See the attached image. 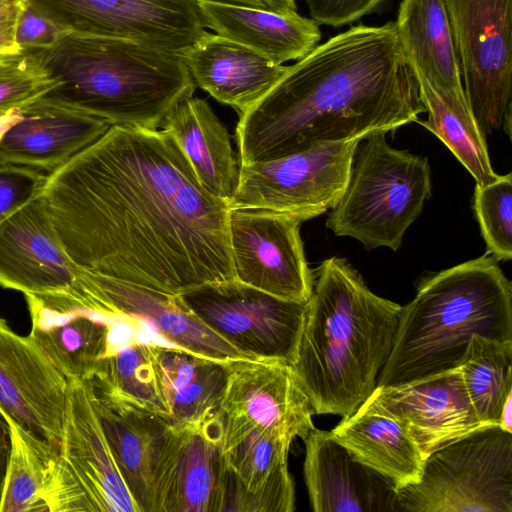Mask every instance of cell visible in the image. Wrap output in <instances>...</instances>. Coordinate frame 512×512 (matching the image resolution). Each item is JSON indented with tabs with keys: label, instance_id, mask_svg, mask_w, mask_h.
Segmentation results:
<instances>
[{
	"label": "cell",
	"instance_id": "cell-1",
	"mask_svg": "<svg viewBox=\"0 0 512 512\" xmlns=\"http://www.w3.org/2000/svg\"><path fill=\"white\" fill-rule=\"evenodd\" d=\"M41 196L87 272L172 295L235 278L229 206L163 128L110 126L47 174Z\"/></svg>",
	"mask_w": 512,
	"mask_h": 512
},
{
	"label": "cell",
	"instance_id": "cell-2",
	"mask_svg": "<svg viewBox=\"0 0 512 512\" xmlns=\"http://www.w3.org/2000/svg\"><path fill=\"white\" fill-rule=\"evenodd\" d=\"M424 112L395 22L353 26L287 66L273 87L240 113V164L387 133L417 122Z\"/></svg>",
	"mask_w": 512,
	"mask_h": 512
},
{
	"label": "cell",
	"instance_id": "cell-3",
	"mask_svg": "<svg viewBox=\"0 0 512 512\" xmlns=\"http://www.w3.org/2000/svg\"><path fill=\"white\" fill-rule=\"evenodd\" d=\"M312 272V294L291 367L314 414L345 419L376 388L402 306L373 293L344 258H327Z\"/></svg>",
	"mask_w": 512,
	"mask_h": 512
},
{
	"label": "cell",
	"instance_id": "cell-4",
	"mask_svg": "<svg viewBox=\"0 0 512 512\" xmlns=\"http://www.w3.org/2000/svg\"><path fill=\"white\" fill-rule=\"evenodd\" d=\"M26 52L60 83L47 97L111 126L158 129L196 88L181 55L130 40L69 32Z\"/></svg>",
	"mask_w": 512,
	"mask_h": 512
},
{
	"label": "cell",
	"instance_id": "cell-5",
	"mask_svg": "<svg viewBox=\"0 0 512 512\" xmlns=\"http://www.w3.org/2000/svg\"><path fill=\"white\" fill-rule=\"evenodd\" d=\"M474 335L512 342V283L486 253L425 277L402 306L377 386L455 369Z\"/></svg>",
	"mask_w": 512,
	"mask_h": 512
},
{
	"label": "cell",
	"instance_id": "cell-6",
	"mask_svg": "<svg viewBox=\"0 0 512 512\" xmlns=\"http://www.w3.org/2000/svg\"><path fill=\"white\" fill-rule=\"evenodd\" d=\"M386 134L361 140L347 186L326 221L336 236L353 238L366 250L397 251L432 195L428 159L392 147Z\"/></svg>",
	"mask_w": 512,
	"mask_h": 512
},
{
	"label": "cell",
	"instance_id": "cell-7",
	"mask_svg": "<svg viewBox=\"0 0 512 512\" xmlns=\"http://www.w3.org/2000/svg\"><path fill=\"white\" fill-rule=\"evenodd\" d=\"M397 503L408 512H512V433L485 426L432 452Z\"/></svg>",
	"mask_w": 512,
	"mask_h": 512
},
{
	"label": "cell",
	"instance_id": "cell-8",
	"mask_svg": "<svg viewBox=\"0 0 512 512\" xmlns=\"http://www.w3.org/2000/svg\"><path fill=\"white\" fill-rule=\"evenodd\" d=\"M49 512H140L117 467L89 380H68Z\"/></svg>",
	"mask_w": 512,
	"mask_h": 512
},
{
	"label": "cell",
	"instance_id": "cell-9",
	"mask_svg": "<svg viewBox=\"0 0 512 512\" xmlns=\"http://www.w3.org/2000/svg\"><path fill=\"white\" fill-rule=\"evenodd\" d=\"M361 139L324 143L276 159L240 164L232 208L286 213L303 222L341 198Z\"/></svg>",
	"mask_w": 512,
	"mask_h": 512
},
{
	"label": "cell",
	"instance_id": "cell-10",
	"mask_svg": "<svg viewBox=\"0 0 512 512\" xmlns=\"http://www.w3.org/2000/svg\"><path fill=\"white\" fill-rule=\"evenodd\" d=\"M179 296L203 324L248 358L294 361L308 301L285 300L235 278Z\"/></svg>",
	"mask_w": 512,
	"mask_h": 512
},
{
	"label": "cell",
	"instance_id": "cell-11",
	"mask_svg": "<svg viewBox=\"0 0 512 512\" xmlns=\"http://www.w3.org/2000/svg\"><path fill=\"white\" fill-rule=\"evenodd\" d=\"M464 93L481 132L511 117L512 0H448Z\"/></svg>",
	"mask_w": 512,
	"mask_h": 512
},
{
	"label": "cell",
	"instance_id": "cell-12",
	"mask_svg": "<svg viewBox=\"0 0 512 512\" xmlns=\"http://www.w3.org/2000/svg\"><path fill=\"white\" fill-rule=\"evenodd\" d=\"M70 32L119 38L181 55L206 32L196 0H27Z\"/></svg>",
	"mask_w": 512,
	"mask_h": 512
},
{
	"label": "cell",
	"instance_id": "cell-13",
	"mask_svg": "<svg viewBox=\"0 0 512 512\" xmlns=\"http://www.w3.org/2000/svg\"><path fill=\"white\" fill-rule=\"evenodd\" d=\"M226 369L222 447L253 429L304 440L315 428L314 410L289 363L238 358L227 360Z\"/></svg>",
	"mask_w": 512,
	"mask_h": 512
},
{
	"label": "cell",
	"instance_id": "cell-14",
	"mask_svg": "<svg viewBox=\"0 0 512 512\" xmlns=\"http://www.w3.org/2000/svg\"><path fill=\"white\" fill-rule=\"evenodd\" d=\"M302 222L296 216L270 210L229 209L235 279L285 300L307 302L313 272L300 236Z\"/></svg>",
	"mask_w": 512,
	"mask_h": 512
},
{
	"label": "cell",
	"instance_id": "cell-15",
	"mask_svg": "<svg viewBox=\"0 0 512 512\" xmlns=\"http://www.w3.org/2000/svg\"><path fill=\"white\" fill-rule=\"evenodd\" d=\"M67 378L30 336L0 317V412L35 441L58 452Z\"/></svg>",
	"mask_w": 512,
	"mask_h": 512
},
{
	"label": "cell",
	"instance_id": "cell-16",
	"mask_svg": "<svg viewBox=\"0 0 512 512\" xmlns=\"http://www.w3.org/2000/svg\"><path fill=\"white\" fill-rule=\"evenodd\" d=\"M0 286L83 304L81 268L65 250L41 195L0 223Z\"/></svg>",
	"mask_w": 512,
	"mask_h": 512
},
{
	"label": "cell",
	"instance_id": "cell-17",
	"mask_svg": "<svg viewBox=\"0 0 512 512\" xmlns=\"http://www.w3.org/2000/svg\"><path fill=\"white\" fill-rule=\"evenodd\" d=\"M362 406L397 421L425 459L487 426L471 405L458 367L404 384L376 386Z\"/></svg>",
	"mask_w": 512,
	"mask_h": 512
},
{
	"label": "cell",
	"instance_id": "cell-18",
	"mask_svg": "<svg viewBox=\"0 0 512 512\" xmlns=\"http://www.w3.org/2000/svg\"><path fill=\"white\" fill-rule=\"evenodd\" d=\"M222 423L170 425L154 486L153 512H223Z\"/></svg>",
	"mask_w": 512,
	"mask_h": 512
},
{
	"label": "cell",
	"instance_id": "cell-19",
	"mask_svg": "<svg viewBox=\"0 0 512 512\" xmlns=\"http://www.w3.org/2000/svg\"><path fill=\"white\" fill-rule=\"evenodd\" d=\"M84 305L108 319H138L152 325L173 346L227 361L248 358L203 324L179 295L93 274L81 269Z\"/></svg>",
	"mask_w": 512,
	"mask_h": 512
},
{
	"label": "cell",
	"instance_id": "cell-20",
	"mask_svg": "<svg viewBox=\"0 0 512 512\" xmlns=\"http://www.w3.org/2000/svg\"><path fill=\"white\" fill-rule=\"evenodd\" d=\"M105 120L44 96L0 116V162L48 173L99 139Z\"/></svg>",
	"mask_w": 512,
	"mask_h": 512
},
{
	"label": "cell",
	"instance_id": "cell-21",
	"mask_svg": "<svg viewBox=\"0 0 512 512\" xmlns=\"http://www.w3.org/2000/svg\"><path fill=\"white\" fill-rule=\"evenodd\" d=\"M303 441V472L313 511H400L394 483L355 460L330 431L313 428Z\"/></svg>",
	"mask_w": 512,
	"mask_h": 512
},
{
	"label": "cell",
	"instance_id": "cell-22",
	"mask_svg": "<svg viewBox=\"0 0 512 512\" xmlns=\"http://www.w3.org/2000/svg\"><path fill=\"white\" fill-rule=\"evenodd\" d=\"M293 440L253 429L222 447L226 467L223 512H292L295 488L288 469Z\"/></svg>",
	"mask_w": 512,
	"mask_h": 512
},
{
	"label": "cell",
	"instance_id": "cell-23",
	"mask_svg": "<svg viewBox=\"0 0 512 512\" xmlns=\"http://www.w3.org/2000/svg\"><path fill=\"white\" fill-rule=\"evenodd\" d=\"M30 336L67 380H89L111 351L108 318L65 296L25 294Z\"/></svg>",
	"mask_w": 512,
	"mask_h": 512
},
{
	"label": "cell",
	"instance_id": "cell-24",
	"mask_svg": "<svg viewBox=\"0 0 512 512\" xmlns=\"http://www.w3.org/2000/svg\"><path fill=\"white\" fill-rule=\"evenodd\" d=\"M181 57L196 86L239 114L260 100L287 69L244 45L209 32Z\"/></svg>",
	"mask_w": 512,
	"mask_h": 512
},
{
	"label": "cell",
	"instance_id": "cell-25",
	"mask_svg": "<svg viewBox=\"0 0 512 512\" xmlns=\"http://www.w3.org/2000/svg\"><path fill=\"white\" fill-rule=\"evenodd\" d=\"M205 28L276 64L300 60L321 39L318 23L297 11L278 12L224 0H196Z\"/></svg>",
	"mask_w": 512,
	"mask_h": 512
},
{
	"label": "cell",
	"instance_id": "cell-26",
	"mask_svg": "<svg viewBox=\"0 0 512 512\" xmlns=\"http://www.w3.org/2000/svg\"><path fill=\"white\" fill-rule=\"evenodd\" d=\"M156 374L177 428L199 427L220 419L227 382L226 361L176 346L149 343Z\"/></svg>",
	"mask_w": 512,
	"mask_h": 512
},
{
	"label": "cell",
	"instance_id": "cell-27",
	"mask_svg": "<svg viewBox=\"0 0 512 512\" xmlns=\"http://www.w3.org/2000/svg\"><path fill=\"white\" fill-rule=\"evenodd\" d=\"M160 128L173 137L203 188L229 205L239 167L228 131L209 104L187 97L168 113Z\"/></svg>",
	"mask_w": 512,
	"mask_h": 512
},
{
	"label": "cell",
	"instance_id": "cell-28",
	"mask_svg": "<svg viewBox=\"0 0 512 512\" xmlns=\"http://www.w3.org/2000/svg\"><path fill=\"white\" fill-rule=\"evenodd\" d=\"M395 24L413 70L442 92L466 99L448 0H402Z\"/></svg>",
	"mask_w": 512,
	"mask_h": 512
},
{
	"label": "cell",
	"instance_id": "cell-29",
	"mask_svg": "<svg viewBox=\"0 0 512 512\" xmlns=\"http://www.w3.org/2000/svg\"><path fill=\"white\" fill-rule=\"evenodd\" d=\"M330 433L355 460L391 480L396 490L420 481L425 457L394 419L361 405Z\"/></svg>",
	"mask_w": 512,
	"mask_h": 512
},
{
	"label": "cell",
	"instance_id": "cell-30",
	"mask_svg": "<svg viewBox=\"0 0 512 512\" xmlns=\"http://www.w3.org/2000/svg\"><path fill=\"white\" fill-rule=\"evenodd\" d=\"M95 396V395H94ZM101 423L120 474L140 512H153L154 486L170 425L143 413H118L100 405Z\"/></svg>",
	"mask_w": 512,
	"mask_h": 512
},
{
	"label": "cell",
	"instance_id": "cell-31",
	"mask_svg": "<svg viewBox=\"0 0 512 512\" xmlns=\"http://www.w3.org/2000/svg\"><path fill=\"white\" fill-rule=\"evenodd\" d=\"M89 381L100 405L118 413L154 415L169 424V407L149 343L136 342L110 351L100 359Z\"/></svg>",
	"mask_w": 512,
	"mask_h": 512
},
{
	"label": "cell",
	"instance_id": "cell-32",
	"mask_svg": "<svg viewBox=\"0 0 512 512\" xmlns=\"http://www.w3.org/2000/svg\"><path fill=\"white\" fill-rule=\"evenodd\" d=\"M426 120H418L436 135L467 169L476 184L493 182V170L485 135L479 129L466 99L454 98L434 87L421 73L414 71Z\"/></svg>",
	"mask_w": 512,
	"mask_h": 512
},
{
	"label": "cell",
	"instance_id": "cell-33",
	"mask_svg": "<svg viewBox=\"0 0 512 512\" xmlns=\"http://www.w3.org/2000/svg\"><path fill=\"white\" fill-rule=\"evenodd\" d=\"M458 368L479 421L498 425L501 408L512 394V342L474 335Z\"/></svg>",
	"mask_w": 512,
	"mask_h": 512
},
{
	"label": "cell",
	"instance_id": "cell-34",
	"mask_svg": "<svg viewBox=\"0 0 512 512\" xmlns=\"http://www.w3.org/2000/svg\"><path fill=\"white\" fill-rule=\"evenodd\" d=\"M6 419L11 430V452L0 512H49L52 465L57 452L35 441L10 418Z\"/></svg>",
	"mask_w": 512,
	"mask_h": 512
},
{
	"label": "cell",
	"instance_id": "cell-35",
	"mask_svg": "<svg viewBox=\"0 0 512 512\" xmlns=\"http://www.w3.org/2000/svg\"><path fill=\"white\" fill-rule=\"evenodd\" d=\"M473 209L486 244L497 261L512 258V174L498 175L485 185H475Z\"/></svg>",
	"mask_w": 512,
	"mask_h": 512
},
{
	"label": "cell",
	"instance_id": "cell-36",
	"mask_svg": "<svg viewBox=\"0 0 512 512\" xmlns=\"http://www.w3.org/2000/svg\"><path fill=\"white\" fill-rule=\"evenodd\" d=\"M59 85L31 53L0 54V116L48 95Z\"/></svg>",
	"mask_w": 512,
	"mask_h": 512
},
{
	"label": "cell",
	"instance_id": "cell-37",
	"mask_svg": "<svg viewBox=\"0 0 512 512\" xmlns=\"http://www.w3.org/2000/svg\"><path fill=\"white\" fill-rule=\"evenodd\" d=\"M47 173L0 162V223L41 195Z\"/></svg>",
	"mask_w": 512,
	"mask_h": 512
},
{
	"label": "cell",
	"instance_id": "cell-38",
	"mask_svg": "<svg viewBox=\"0 0 512 512\" xmlns=\"http://www.w3.org/2000/svg\"><path fill=\"white\" fill-rule=\"evenodd\" d=\"M311 19L318 24L341 27L375 11L385 0H304Z\"/></svg>",
	"mask_w": 512,
	"mask_h": 512
},
{
	"label": "cell",
	"instance_id": "cell-39",
	"mask_svg": "<svg viewBox=\"0 0 512 512\" xmlns=\"http://www.w3.org/2000/svg\"><path fill=\"white\" fill-rule=\"evenodd\" d=\"M70 31L47 19L28 2L22 8L16 27V42L21 51L45 48Z\"/></svg>",
	"mask_w": 512,
	"mask_h": 512
},
{
	"label": "cell",
	"instance_id": "cell-40",
	"mask_svg": "<svg viewBox=\"0 0 512 512\" xmlns=\"http://www.w3.org/2000/svg\"><path fill=\"white\" fill-rule=\"evenodd\" d=\"M25 5L14 4L0 9V54L21 52L16 42V27Z\"/></svg>",
	"mask_w": 512,
	"mask_h": 512
},
{
	"label": "cell",
	"instance_id": "cell-41",
	"mask_svg": "<svg viewBox=\"0 0 512 512\" xmlns=\"http://www.w3.org/2000/svg\"><path fill=\"white\" fill-rule=\"evenodd\" d=\"M11 452V430L6 417L0 412V498Z\"/></svg>",
	"mask_w": 512,
	"mask_h": 512
},
{
	"label": "cell",
	"instance_id": "cell-42",
	"mask_svg": "<svg viewBox=\"0 0 512 512\" xmlns=\"http://www.w3.org/2000/svg\"><path fill=\"white\" fill-rule=\"evenodd\" d=\"M498 426L512 433V394L508 395L500 411Z\"/></svg>",
	"mask_w": 512,
	"mask_h": 512
},
{
	"label": "cell",
	"instance_id": "cell-43",
	"mask_svg": "<svg viewBox=\"0 0 512 512\" xmlns=\"http://www.w3.org/2000/svg\"><path fill=\"white\" fill-rule=\"evenodd\" d=\"M269 9L278 12L297 11L295 0H262Z\"/></svg>",
	"mask_w": 512,
	"mask_h": 512
},
{
	"label": "cell",
	"instance_id": "cell-44",
	"mask_svg": "<svg viewBox=\"0 0 512 512\" xmlns=\"http://www.w3.org/2000/svg\"><path fill=\"white\" fill-rule=\"evenodd\" d=\"M27 0H0V5L3 7L14 5V4H26Z\"/></svg>",
	"mask_w": 512,
	"mask_h": 512
},
{
	"label": "cell",
	"instance_id": "cell-45",
	"mask_svg": "<svg viewBox=\"0 0 512 512\" xmlns=\"http://www.w3.org/2000/svg\"><path fill=\"white\" fill-rule=\"evenodd\" d=\"M3 8V6L0 5V9Z\"/></svg>",
	"mask_w": 512,
	"mask_h": 512
}]
</instances>
